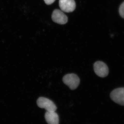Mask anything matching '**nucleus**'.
I'll list each match as a JSON object with an SVG mask.
<instances>
[{
	"label": "nucleus",
	"instance_id": "nucleus-1",
	"mask_svg": "<svg viewBox=\"0 0 124 124\" xmlns=\"http://www.w3.org/2000/svg\"><path fill=\"white\" fill-rule=\"evenodd\" d=\"M62 80L63 83L72 90L75 89L79 85V78L74 73L67 74L63 77Z\"/></svg>",
	"mask_w": 124,
	"mask_h": 124
},
{
	"label": "nucleus",
	"instance_id": "nucleus-6",
	"mask_svg": "<svg viewBox=\"0 0 124 124\" xmlns=\"http://www.w3.org/2000/svg\"><path fill=\"white\" fill-rule=\"evenodd\" d=\"M59 6L62 11L66 13L72 12L76 7L74 0H59Z\"/></svg>",
	"mask_w": 124,
	"mask_h": 124
},
{
	"label": "nucleus",
	"instance_id": "nucleus-7",
	"mask_svg": "<svg viewBox=\"0 0 124 124\" xmlns=\"http://www.w3.org/2000/svg\"><path fill=\"white\" fill-rule=\"evenodd\" d=\"M45 118L48 124H59V118L58 115L55 111H46L45 114Z\"/></svg>",
	"mask_w": 124,
	"mask_h": 124
},
{
	"label": "nucleus",
	"instance_id": "nucleus-9",
	"mask_svg": "<svg viewBox=\"0 0 124 124\" xmlns=\"http://www.w3.org/2000/svg\"><path fill=\"white\" fill-rule=\"evenodd\" d=\"M55 0H44L46 4L48 5H51L53 3Z\"/></svg>",
	"mask_w": 124,
	"mask_h": 124
},
{
	"label": "nucleus",
	"instance_id": "nucleus-2",
	"mask_svg": "<svg viewBox=\"0 0 124 124\" xmlns=\"http://www.w3.org/2000/svg\"><path fill=\"white\" fill-rule=\"evenodd\" d=\"M37 105L41 108H45L46 111H55L57 107L53 102L47 98L40 97L37 101Z\"/></svg>",
	"mask_w": 124,
	"mask_h": 124
},
{
	"label": "nucleus",
	"instance_id": "nucleus-4",
	"mask_svg": "<svg viewBox=\"0 0 124 124\" xmlns=\"http://www.w3.org/2000/svg\"><path fill=\"white\" fill-rule=\"evenodd\" d=\"M110 96L113 101L124 106V87L115 89L111 92Z\"/></svg>",
	"mask_w": 124,
	"mask_h": 124
},
{
	"label": "nucleus",
	"instance_id": "nucleus-8",
	"mask_svg": "<svg viewBox=\"0 0 124 124\" xmlns=\"http://www.w3.org/2000/svg\"><path fill=\"white\" fill-rule=\"evenodd\" d=\"M119 12L121 17L124 18V2L121 5L119 9Z\"/></svg>",
	"mask_w": 124,
	"mask_h": 124
},
{
	"label": "nucleus",
	"instance_id": "nucleus-5",
	"mask_svg": "<svg viewBox=\"0 0 124 124\" xmlns=\"http://www.w3.org/2000/svg\"><path fill=\"white\" fill-rule=\"evenodd\" d=\"M52 20L54 22L59 24H66L68 22L67 17L60 10H54L52 15Z\"/></svg>",
	"mask_w": 124,
	"mask_h": 124
},
{
	"label": "nucleus",
	"instance_id": "nucleus-3",
	"mask_svg": "<svg viewBox=\"0 0 124 124\" xmlns=\"http://www.w3.org/2000/svg\"><path fill=\"white\" fill-rule=\"evenodd\" d=\"M94 70L95 74L100 77H106L109 72L107 64L101 61H97L94 63Z\"/></svg>",
	"mask_w": 124,
	"mask_h": 124
}]
</instances>
